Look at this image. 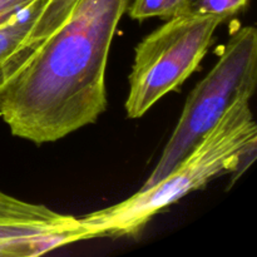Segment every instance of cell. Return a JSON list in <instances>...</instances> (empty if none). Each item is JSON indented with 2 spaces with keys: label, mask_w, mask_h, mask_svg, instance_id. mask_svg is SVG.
<instances>
[{
  "label": "cell",
  "mask_w": 257,
  "mask_h": 257,
  "mask_svg": "<svg viewBox=\"0 0 257 257\" xmlns=\"http://www.w3.org/2000/svg\"><path fill=\"white\" fill-rule=\"evenodd\" d=\"M82 241L78 217L0 190V257H30Z\"/></svg>",
  "instance_id": "obj_5"
},
{
  "label": "cell",
  "mask_w": 257,
  "mask_h": 257,
  "mask_svg": "<svg viewBox=\"0 0 257 257\" xmlns=\"http://www.w3.org/2000/svg\"><path fill=\"white\" fill-rule=\"evenodd\" d=\"M257 82V32L253 27L232 30L220 58L188 95L180 120L150 177L141 190L166 177L235 100L252 97Z\"/></svg>",
  "instance_id": "obj_3"
},
{
  "label": "cell",
  "mask_w": 257,
  "mask_h": 257,
  "mask_svg": "<svg viewBox=\"0 0 257 257\" xmlns=\"http://www.w3.org/2000/svg\"><path fill=\"white\" fill-rule=\"evenodd\" d=\"M39 0H0V27L17 18Z\"/></svg>",
  "instance_id": "obj_10"
},
{
  "label": "cell",
  "mask_w": 257,
  "mask_h": 257,
  "mask_svg": "<svg viewBox=\"0 0 257 257\" xmlns=\"http://www.w3.org/2000/svg\"><path fill=\"white\" fill-rule=\"evenodd\" d=\"M250 97L230 105L191 152L152 187L127 200L78 217L82 241L136 236L157 213L220 176L246 168L256 156L257 125Z\"/></svg>",
  "instance_id": "obj_2"
},
{
  "label": "cell",
  "mask_w": 257,
  "mask_h": 257,
  "mask_svg": "<svg viewBox=\"0 0 257 257\" xmlns=\"http://www.w3.org/2000/svg\"><path fill=\"white\" fill-rule=\"evenodd\" d=\"M47 0H39L0 27V89L29 58L25 52L28 34Z\"/></svg>",
  "instance_id": "obj_6"
},
{
  "label": "cell",
  "mask_w": 257,
  "mask_h": 257,
  "mask_svg": "<svg viewBox=\"0 0 257 257\" xmlns=\"http://www.w3.org/2000/svg\"><path fill=\"white\" fill-rule=\"evenodd\" d=\"M250 0H186L178 14L217 18L226 20L247 7Z\"/></svg>",
  "instance_id": "obj_8"
},
{
  "label": "cell",
  "mask_w": 257,
  "mask_h": 257,
  "mask_svg": "<svg viewBox=\"0 0 257 257\" xmlns=\"http://www.w3.org/2000/svg\"><path fill=\"white\" fill-rule=\"evenodd\" d=\"M221 23L217 18L177 14L137 45L124 104L128 118H141L185 83L207 54Z\"/></svg>",
  "instance_id": "obj_4"
},
{
  "label": "cell",
  "mask_w": 257,
  "mask_h": 257,
  "mask_svg": "<svg viewBox=\"0 0 257 257\" xmlns=\"http://www.w3.org/2000/svg\"><path fill=\"white\" fill-rule=\"evenodd\" d=\"M131 0H78L0 89V118L37 145L89 125L107 108L110 45Z\"/></svg>",
  "instance_id": "obj_1"
},
{
  "label": "cell",
  "mask_w": 257,
  "mask_h": 257,
  "mask_svg": "<svg viewBox=\"0 0 257 257\" xmlns=\"http://www.w3.org/2000/svg\"><path fill=\"white\" fill-rule=\"evenodd\" d=\"M78 0H47L38 14L25 43V52L32 55L38 47L52 35L72 13Z\"/></svg>",
  "instance_id": "obj_7"
},
{
  "label": "cell",
  "mask_w": 257,
  "mask_h": 257,
  "mask_svg": "<svg viewBox=\"0 0 257 257\" xmlns=\"http://www.w3.org/2000/svg\"><path fill=\"white\" fill-rule=\"evenodd\" d=\"M186 0H131L128 14L133 20L170 19L182 10Z\"/></svg>",
  "instance_id": "obj_9"
}]
</instances>
